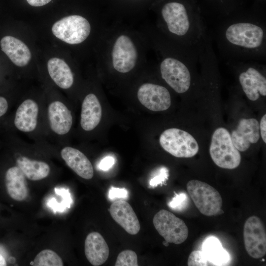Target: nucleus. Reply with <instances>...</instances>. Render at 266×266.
<instances>
[{
	"instance_id": "nucleus-15",
	"label": "nucleus",
	"mask_w": 266,
	"mask_h": 266,
	"mask_svg": "<svg viewBox=\"0 0 266 266\" xmlns=\"http://www.w3.org/2000/svg\"><path fill=\"white\" fill-rule=\"evenodd\" d=\"M233 144L241 152L247 150L251 144L256 143L260 138V127L255 118L241 119L231 135Z\"/></svg>"
},
{
	"instance_id": "nucleus-3",
	"label": "nucleus",
	"mask_w": 266,
	"mask_h": 266,
	"mask_svg": "<svg viewBox=\"0 0 266 266\" xmlns=\"http://www.w3.org/2000/svg\"><path fill=\"white\" fill-rule=\"evenodd\" d=\"M200 55L179 45L175 55L165 56L160 69L162 78L176 93L184 94L192 86Z\"/></svg>"
},
{
	"instance_id": "nucleus-30",
	"label": "nucleus",
	"mask_w": 266,
	"mask_h": 266,
	"mask_svg": "<svg viewBox=\"0 0 266 266\" xmlns=\"http://www.w3.org/2000/svg\"><path fill=\"white\" fill-rule=\"evenodd\" d=\"M167 176V170L166 168H162L161 169L160 173L151 179L149 182L150 185L154 187L164 182Z\"/></svg>"
},
{
	"instance_id": "nucleus-13",
	"label": "nucleus",
	"mask_w": 266,
	"mask_h": 266,
	"mask_svg": "<svg viewBox=\"0 0 266 266\" xmlns=\"http://www.w3.org/2000/svg\"><path fill=\"white\" fill-rule=\"evenodd\" d=\"M112 64L118 72L127 73L134 67L137 53L131 38L125 35L119 36L116 40L112 51Z\"/></svg>"
},
{
	"instance_id": "nucleus-35",
	"label": "nucleus",
	"mask_w": 266,
	"mask_h": 266,
	"mask_svg": "<svg viewBox=\"0 0 266 266\" xmlns=\"http://www.w3.org/2000/svg\"><path fill=\"white\" fill-rule=\"evenodd\" d=\"M6 266V262L5 258L0 253V266Z\"/></svg>"
},
{
	"instance_id": "nucleus-32",
	"label": "nucleus",
	"mask_w": 266,
	"mask_h": 266,
	"mask_svg": "<svg viewBox=\"0 0 266 266\" xmlns=\"http://www.w3.org/2000/svg\"><path fill=\"white\" fill-rule=\"evenodd\" d=\"M9 103L6 99L0 96V118L5 115L9 108Z\"/></svg>"
},
{
	"instance_id": "nucleus-31",
	"label": "nucleus",
	"mask_w": 266,
	"mask_h": 266,
	"mask_svg": "<svg viewBox=\"0 0 266 266\" xmlns=\"http://www.w3.org/2000/svg\"><path fill=\"white\" fill-rule=\"evenodd\" d=\"M115 160L112 156H107L102 159L98 165V167L105 171L110 168L114 164Z\"/></svg>"
},
{
	"instance_id": "nucleus-8",
	"label": "nucleus",
	"mask_w": 266,
	"mask_h": 266,
	"mask_svg": "<svg viewBox=\"0 0 266 266\" xmlns=\"http://www.w3.org/2000/svg\"><path fill=\"white\" fill-rule=\"evenodd\" d=\"M186 187L190 197L201 214L212 216L217 215L221 211L222 199L215 188L198 180L189 181Z\"/></svg>"
},
{
	"instance_id": "nucleus-2",
	"label": "nucleus",
	"mask_w": 266,
	"mask_h": 266,
	"mask_svg": "<svg viewBox=\"0 0 266 266\" xmlns=\"http://www.w3.org/2000/svg\"><path fill=\"white\" fill-rule=\"evenodd\" d=\"M161 13L167 32L178 44L200 55L209 34L200 15L177 1L164 4Z\"/></svg>"
},
{
	"instance_id": "nucleus-1",
	"label": "nucleus",
	"mask_w": 266,
	"mask_h": 266,
	"mask_svg": "<svg viewBox=\"0 0 266 266\" xmlns=\"http://www.w3.org/2000/svg\"><path fill=\"white\" fill-rule=\"evenodd\" d=\"M215 39L220 54L228 61L266 60V21L264 17L230 16L219 23Z\"/></svg>"
},
{
	"instance_id": "nucleus-20",
	"label": "nucleus",
	"mask_w": 266,
	"mask_h": 266,
	"mask_svg": "<svg viewBox=\"0 0 266 266\" xmlns=\"http://www.w3.org/2000/svg\"><path fill=\"white\" fill-rule=\"evenodd\" d=\"M84 251L88 261L94 266L104 264L107 260L109 249L103 236L98 232L88 234L84 245Z\"/></svg>"
},
{
	"instance_id": "nucleus-34",
	"label": "nucleus",
	"mask_w": 266,
	"mask_h": 266,
	"mask_svg": "<svg viewBox=\"0 0 266 266\" xmlns=\"http://www.w3.org/2000/svg\"><path fill=\"white\" fill-rule=\"evenodd\" d=\"M28 3L33 6H41L47 4L52 0H26Z\"/></svg>"
},
{
	"instance_id": "nucleus-27",
	"label": "nucleus",
	"mask_w": 266,
	"mask_h": 266,
	"mask_svg": "<svg viewBox=\"0 0 266 266\" xmlns=\"http://www.w3.org/2000/svg\"><path fill=\"white\" fill-rule=\"evenodd\" d=\"M189 266H212L208 262L202 251L195 250L189 256L188 262Z\"/></svg>"
},
{
	"instance_id": "nucleus-14",
	"label": "nucleus",
	"mask_w": 266,
	"mask_h": 266,
	"mask_svg": "<svg viewBox=\"0 0 266 266\" xmlns=\"http://www.w3.org/2000/svg\"><path fill=\"white\" fill-rule=\"evenodd\" d=\"M137 98L140 102L147 109L153 111L167 109L171 104V97L165 87L147 83L138 89Z\"/></svg>"
},
{
	"instance_id": "nucleus-7",
	"label": "nucleus",
	"mask_w": 266,
	"mask_h": 266,
	"mask_svg": "<svg viewBox=\"0 0 266 266\" xmlns=\"http://www.w3.org/2000/svg\"><path fill=\"white\" fill-rule=\"evenodd\" d=\"M209 153L214 163L220 167L232 169L240 164V154L233 144L230 133L224 128H219L213 133Z\"/></svg>"
},
{
	"instance_id": "nucleus-24",
	"label": "nucleus",
	"mask_w": 266,
	"mask_h": 266,
	"mask_svg": "<svg viewBox=\"0 0 266 266\" xmlns=\"http://www.w3.org/2000/svg\"><path fill=\"white\" fill-rule=\"evenodd\" d=\"M202 251L212 266L224 265L230 260L229 254L215 236L209 237L204 240Z\"/></svg>"
},
{
	"instance_id": "nucleus-9",
	"label": "nucleus",
	"mask_w": 266,
	"mask_h": 266,
	"mask_svg": "<svg viewBox=\"0 0 266 266\" xmlns=\"http://www.w3.org/2000/svg\"><path fill=\"white\" fill-rule=\"evenodd\" d=\"M159 142L167 152L177 158H191L198 152L199 147L195 138L188 132L177 128L164 131Z\"/></svg>"
},
{
	"instance_id": "nucleus-17",
	"label": "nucleus",
	"mask_w": 266,
	"mask_h": 266,
	"mask_svg": "<svg viewBox=\"0 0 266 266\" xmlns=\"http://www.w3.org/2000/svg\"><path fill=\"white\" fill-rule=\"evenodd\" d=\"M60 152L66 165L79 176L87 180L92 178L94 176L92 164L83 152L66 145L62 147Z\"/></svg>"
},
{
	"instance_id": "nucleus-11",
	"label": "nucleus",
	"mask_w": 266,
	"mask_h": 266,
	"mask_svg": "<svg viewBox=\"0 0 266 266\" xmlns=\"http://www.w3.org/2000/svg\"><path fill=\"white\" fill-rule=\"evenodd\" d=\"M153 223L158 233L168 243L180 244L188 238L189 230L185 222L166 210L158 212Z\"/></svg>"
},
{
	"instance_id": "nucleus-26",
	"label": "nucleus",
	"mask_w": 266,
	"mask_h": 266,
	"mask_svg": "<svg viewBox=\"0 0 266 266\" xmlns=\"http://www.w3.org/2000/svg\"><path fill=\"white\" fill-rule=\"evenodd\" d=\"M115 266H137V257L135 252L131 250L121 252L117 256Z\"/></svg>"
},
{
	"instance_id": "nucleus-18",
	"label": "nucleus",
	"mask_w": 266,
	"mask_h": 266,
	"mask_svg": "<svg viewBox=\"0 0 266 266\" xmlns=\"http://www.w3.org/2000/svg\"><path fill=\"white\" fill-rule=\"evenodd\" d=\"M17 166L26 177L32 181H39L47 177L50 173V165L45 161L31 158L21 153L15 154Z\"/></svg>"
},
{
	"instance_id": "nucleus-16",
	"label": "nucleus",
	"mask_w": 266,
	"mask_h": 266,
	"mask_svg": "<svg viewBox=\"0 0 266 266\" xmlns=\"http://www.w3.org/2000/svg\"><path fill=\"white\" fill-rule=\"evenodd\" d=\"M112 218L128 233L136 234L140 225L137 216L131 205L125 200H114L109 209Z\"/></svg>"
},
{
	"instance_id": "nucleus-6",
	"label": "nucleus",
	"mask_w": 266,
	"mask_h": 266,
	"mask_svg": "<svg viewBox=\"0 0 266 266\" xmlns=\"http://www.w3.org/2000/svg\"><path fill=\"white\" fill-rule=\"evenodd\" d=\"M45 117L47 137L62 144L63 139L71 130L72 113L62 100L53 99L45 101Z\"/></svg>"
},
{
	"instance_id": "nucleus-33",
	"label": "nucleus",
	"mask_w": 266,
	"mask_h": 266,
	"mask_svg": "<svg viewBox=\"0 0 266 266\" xmlns=\"http://www.w3.org/2000/svg\"><path fill=\"white\" fill-rule=\"evenodd\" d=\"M261 137L266 143V114L262 118L259 124Z\"/></svg>"
},
{
	"instance_id": "nucleus-22",
	"label": "nucleus",
	"mask_w": 266,
	"mask_h": 266,
	"mask_svg": "<svg viewBox=\"0 0 266 266\" xmlns=\"http://www.w3.org/2000/svg\"><path fill=\"white\" fill-rule=\"evenodd\" d=\"M26 177L21 170L15 166L9 167L5 174V183L9 196L16 201L25 200L28 194Z\"/></svg>"
},
{
	"instance_id": "nucleus-21",
	"label": "nucleus",
	"mask_w": 266,
	"mask_h": 266,
	"mask_svg": "<svg viewBox=\"0 0 266 266\" xmlns=\"http://www.w3.org/2000/svg\"><path fill=\"white\" fill-rule=\"evenodd\" d=\"M102 109L97 97L93 93L86 95L81 104L80 126L85 132H90L99 124Z\"/></svg>"
},
{
	"instance_id": "nucleus-5",
	"label": "nucleus",
	"mask_w": 266,
	"mask_h": 266,
	"mask_svg": "<svg viewBox=\"0 0 266 266\" xmlns=\"http://www.w3.org/2000/svg\"><path fill=\"white\" fill-rule=\"evenodd\" d=\"M229 65L238 71V79L241 89L251 101L266 96L265 67L256 61H228Z\"/></svg>"
},
{
	"instance_id": "nucleus-28",
	"label": "nucleus",
	"mask_w": 266,
	"mask_h": 266,
	"mask_svg": "<svg viewBox=\"0 0 266 266\" xmlns=\"http://www.w3.org/2000/svg\"><path fill=\"white\" fill-rule=\"evenodd\" d=\"M128 197V191L124 188L112 187L109 190L108 197L110 200H125Z\"/></svg>"
},
{
	"instance_id": "nucleus-23",
	"label": "nucleus",
	"mask_w": 266,
	"mask_h": 266,
	"mask_svg": "<svg viewBox=\"0 0 266 266\" xmlns=\"http://www.w3.org/2000/svg\"><path fill=\"white\" fill-rule=\"evenodd\" d=\"M47 71L52 80L59 88L67 90L73 85V73L63 60L56 57L49 59L47 63Z\"/></svg>"
},
{
	"instance_id": "nucleus-19",
	"label": "nucleus",
	"mask_w": 266,
	"mask_h": 266,
	"mask_svg": "<svg viewBox=\"0 0 266 266\" xmlns=\"http://www.w3.org/2000/svg\"><path fill=\"white\" fill-rule=\"evenodd\" d=\"M1 50L16 66L24 67L30 62L32 55L27 45L21 40L10 36L3 37L0 41Z\"/></svg>"
},
{
	"instance_id": "nucleus-12",
	"label": "nucleus",
	"mask_w": 266,
	"mask_h": 266,
	"mask_svg": "<svg viewBox=\"0 0 266 266\" xmlns=\"http://www.w3.org/2000/svg\"><path fill=\"white\" fill-rule=\"evenodd\" d=\"M243 240L245 250L254 259H259L266 254V233L259 217L252 216L245 222Z\"/></svg>"
},
{
	"instance_id": "nucleus-4",
	"label": "nucleus",
	"mask_w": 266,
	"mask_h": 266,
	"mask_svg": "<svg viewBox=\"0 0 266 266\" xmlns=\"http://www.w3.org/2000/svg\"><path fill=\"white\" fill-rule=\"evenodd\" d=\"M13 125L18 131L34 139L36 145H44L48 137L45 101L30 97L21 100L15 112Z\"/></svg>"
},
{
	"instance_id": "nucleus-10",
	"label": "nucleus",
	"mask_w": 266,
	"mask_h": 266,
	"mask_svg": "<svg viewBox=\"0 0 266 266\" xmlns=\"http://www.w3.org/2000/svg\"><path fill=\"white\" fill-rule=\"evenodd\" d=\"M52 32L61 40L70 44H77L88 37L91 32V26L84 17L72 15L56 22L52 26Z\"/></svg>"
},
{
	"instance_id": "nucleus-29",
	"label": "nucleus",
	"mask_w": 266,
	"mask_h": 266,
	"mask_svg": "<svg viewBox=\"0 0 266 266\" xmlns=\"http://www.w3.org/2000/svg\"><path fill=\"white\" fill-rule=\"evenodd\" d=\"M187 196L183 193L176 195L169 202L168 206L173 209L180 210L185 205Z\"/></svg>"
},
{
	"instance_id": "nucleus-36",
	"label": "nucleus",
	"mask_w": 266,
	"mask_h": 266,
	"mask_svg": "<svg viewBox=\"0 0 266 266\" xmlns=\"http://www.w3.org/2000/svg\"><path fill=\"white\" fill-rule=\"evenodd\" d=\"M163 244L165 246H168L169 245V243L167 241H166L165 240L163 242Z\"/></svg>"
},
{
	"instance_id": "nucleus-25",
	"label": "nucleus",
	"mask_w": 266,
	"mask_h": 266,
	"mask_svg": "<svg viewBox=\"0 0 266 266\" xmlns=\"http://www.w3.org/2000/svg\"><path fill=\"white\" fill-rule=\"evenodd\" d=\"M30 265L33 266H63L61 258L54 251L45 249L40 252Z\"/></svg>"
}]
</instances>
